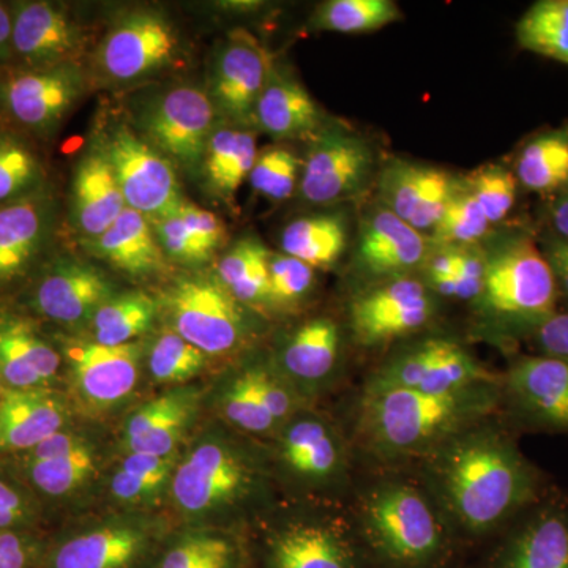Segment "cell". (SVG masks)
<instances>
[{
	"instance_id": "obj_17",
	"label": "cell",
	"mask_w": 568,
	"mask_h": 568,
	"mask_svg": "<svg viewBox=\"0 0 568 568\" xmlns=\"http://www.w3.org/2000/svg\"><path fill=\"white\" fill-rule=\"evenodd\" d=\"M274 67V59L252 33H231L213 63L209 97L215 110L234 125L253 126L256 104Z\"/></svg>"
},
{
	"instance_id": "obj_49",
	"label": "cell",
	"mask_w": 568,
	"mask_h": 568,
	"mask_svg": "<svg viewBox=\"0 0 568 568\" xmlns=\"http://www.w3.org/2000/svg\"><path fill=\"white\" fill-rule=\"evenodd\" d=\"M36 518L32 500L21 487L0 476V534L22 530Z\"/></svg>"
},
{
	"instance_id": "obj_53",
	"label": "cell",
	"mask_w": 568,
	"mask_h": 568,
	"mask_svg": "<svg viewBox=\"0 0 568 568\" xmlns=\"http://www.w3.org/2000/svg\"><path fill=\"white\" fill-rule=\"evenodd\" d=\"M532 338L538 354L560 358L568 364V312H556Z\"/></svg>"
},
{
	"instance_id": "obj_12",
	"label": "cell",
	"mask_w": 568,
	"mask_h": 568,
	"mask_svg": "<svg viewBox=\"0 0 568 568\" xmlns=\"http://www.w3.org/2000/svg\"><path fill=\"white\" fill-rule=\"evenodd\" d=\"M432 239L376 203L358 222L353 253V272L366 286L398 276L418 275L429 253Z\"/></svg>"
},
{
	"instance_id": "obj_23",
	"label": "cell",
	"mask_w": 568,
	"mask_h": 568,
	"mask_svg": "<svg viewBox=\"0 0 568 568\" xmlns=\"http://www.w3.org/2000/svg\"><path fill=\"white\" fill-rule=\"evenodd\" d=\"M52 207L39 192L0 204V286L14 282L44 248Z\"/></svg>"
},
{
	"instance_id": "obj_42",
	"label": "cell",
	"mask_w": 568,
	"mask_h": 568,
	"mask_svg": "<svg viewBox=\"0 0 568 568\" xmlns=\"http://www.w3.org/2000/svg\"><path fill=\"white\" fill-rule=\"evenodd\" d=\"M43 178L37 153L14 134L0 132V204L39 192Z\"/></svg>"
},
{
	"instance_id": "obj_48",
	"label": "cell",
	"mask_w": 568,
	"mask_h": 568,
	"mask_svg": "<svg viewBox=\"0 0 568 568\" xmlns=\"http://www.w3.org/2000/svg\"><path fill=\"white\" fill-rule=\"evenodd\" d=\"M178 209L159 216V219L151 220L164 256L166 260L185 265L204 264L205 261L211 260L213 252L186 226Z\"/></svg>"
},
{
	"instance_id": "obj_51",
	"label": "cell",
	"mask_w": 568,
	"mask_h": 568,
	"mask_svg": "<svg viewBox=\"0 0 568 568\" xmlns=\"http://www.w3.org/2000/svg\"><path fill=\"white\" fill-rule=\"evenodd\" d=\"M178 211L181 213L186 226L192 230V233L196 235L207 248L215 252L216 248L222 246L226 230H224V223L220 216H216L215 213L204 211V209L197 207V205L189 203V201H183V203L179 205Z\"/></svg>"
},
{
	"instance_id": "obj_60",
	"label": "cell",
	"mask_w": 568,
	"mask_h": 568,
	"mask_svg": "<svg viewBox=\"0 0 568 568\" xmlns=\"http://www.w3.org/2000/svg\"><path fill=\"white\" fill-rule=\"evenodd\" d=\"M549 242H551V244L555 245L556 248L559 250V252H562L564 254H566V256H568L567 239L558 237V235H556V237L549 239Z\"/></svg>"
},
{
	"instance_id": "obj_29",
	"label": "cell",
	"mask_w": 568,
	"mask_h": 568,
	"mask_svg": "<svg viewBox=\"0 0 568 568\" xmlns=\"http://www.w3.org/2000/svg\"><path fill=\"white\" fill-rule=\"evenodd\" d=\"M89 244L97 256L132 276L155 274L162 271L166 261L151 220L129 207L110 230Z\"/></svg>"
},
{
	"instance_id": "obj_38",
	"label": "cell",
	"mask_w": 568,
	"mask_h": 568,
	"mask_svg": "<svg viewBox=\"0 0 568 568\" xmlns=\"http://www.w3.org/2000/svg\"><path fill=\"white\" fill-rule=\"evenodd\" d=\"M523 50L568 67V0H538L517 22Z\"/></svg>"
},
{
	"instance_id": "obj_50",
	"label": "cell",
	"mask_w": 568,
	"mask_h": 568,
	"mask_svg": "<svg viewBox=\"0 0 568 568\" xmlns=\"http://www.w3.org/2000/svg\"><path fill=\"white\" fill-rule=\"evenodd\" d=\"M226 541L209 536L185 538L168 552L160 568H201Z\"/></svg>"
},
{
	"instance_id": "obj_40",
	"label": "cell",
	"mask_w": 568,
	"mask_h": 568,
	"mask_svg": "<svg viewBox=\"0 0 568 568\" xmlns=\"http://www.w3.org/2000/svg\"><path fill=\"white\" fill-rule=\"evenodd\" d=\"M26 474L41 495L62 497L80 488L95 470V458L84 443L54 457L26 458Z\"/></svg>"
},
{
	"instance_id": "obj_2",
	"label": "cell",
	"mask_w": 568,
	"mask_h": 568,
	"mask_svg": "<svg viewBox=\"0 0 568 568\" xmlns=\"http://www.w3.org/2000/svg\"><path fill=\"white\" fill-rule=\"evenodd\" d=\"M500 383L447 394L365 388L358 414L362 440L384 459L429 457L450 437L495 414L503 405Z\"/></svg>"
},
{
	"instance_id": "obj_59",
	"label": "cell",
	"mask_w": 568,
	"mask_h": 568,
	"mask_svg": "<svg viewBox=\"0 0 568 568\" xmlns=\"http://www.w3.org/2000/svg\"><path fill=\"white\" fill-rule=\"evenodd\" d=\"M234 560V548L230 541L223 545L215 555L212 556L207 562L204 564L201 568H231L233 566Z\"/></svg>"
},
{
	"instance_id": "obj_55",
	"label": "cell",
	"mask_w": 568,
	"mask_h": 568,
	"mask_svg": "<svg viewBox=\"0 0 568 568\" xmlns=\"http://www.w3.org/2000/svg\"><path fill=\"white\" fill-rule=\"evenodd\" d=\"M173 467V457H156L149 454H130L123 459L121 470L133 476L166 481Z\"/></svg>"
},
{
	"instance_id": "obj_27",
	"label": "cell",
	"mask_w": 568,
	"mask_h": 568,
	"mask_svg": "<svg viewBox=\"0 0 568 568\" xmlns=\"http://www.w3.org/2000/svg\"><path fill=\"white\" fill-rule=\"evenodd\" d=\"M65 422V405L50 388H6L0 396V452L32 450Z\"/></svg>"
},
{
	"instance_id": "obj_5",
	"label": "cell",
	"mask_w": 568,
	"mask_h": 568,
	"mask_svg": "<svg viewBox=\"0 0 568 568\" xmlns=\"http://www.w3.org/2000/svg\"><path fill=\"white\" fill-rule=\"evenodd\" d=\"M375 144L342 121H327L310 140L297 192L306 204L332 207L357 200L376 183Z\"/></svg>"
},
{
	"instance_id": "obj_34",
	"label": "cell",
	"mask_w": 568,
	"mask_h": 568,
	"mask_svg": "<svg viewBox=\"0 0 568 568\" xmlns=\"http://www.w3.org/2000/svg\"><path fill=\"white\" fill-rule=\"evenodd\" d=\"M351 224L345 212L301 216L284 227L282 253L313 268L334 267L349 246Z\"/></svg>"
},
{
	"instance_id": "obj_15",
	"label": "cell",
	"mask_w": 568,
	"mask_h": 568,
	"mask_svg": "<svg viewBox=\"0 0 568 568\" xmlns=\"http://www.w3.org/2000/svg\"><path fill=\"white\" fill-rule=\"evenodd\" d=\"M462 178L435 164L409 159H388L377 173V203L386 205L414 230L429 235L454 194Z\"/></svg>"
},
{
	"instance_id": "obj_33",
	"label": "cell",
	"mask_w": 568,
	"mask_h": 568,
	"mask_svg": "<svg viewBox=\"0 0 568 568\" xmlns=\"http://www.w3.org/2000/svg\"><path fill=\"white\" fill-rule=\"evenodd\" d=\"M343 334L328 316L298 325L283 347L284 372L302 383H320L335 372L342 355Z\"/></svg>"
},
{
	"instance_id": "obj_14",
	"label": "cell",
	"mask_w": 568,
	"mask_h": 568,
	"mask_svg": "<svg viewBox=\"0 0 568 568\" xmlns=\"http://www.w3.org/2000/svg\"><path fill=\"white\" fill-rule=\"evenodd\" d=\"M84 73L74 62L18 70L0 78V106L37 133L54 130L84 92Z\"/></svg>"
},
{
	"instance_id": "obj_58",
	"label": "cell",
	"mask_w": 568,
	"mask_h": 568,
	"mask_svg": "<svg viewBox=\"0 0 568 568\" xmlns=\"http://www.w3.org/2000/svg\"><path fill=\"white\" fill-rule=\"evenodd\" d=\"M11 33H13V17L0 6V61L10 58Z\"/></svg>"
},
{
	"instance_id": "obj_28",
	"label": "cell",
	"mask_w": 568,
	"mask_h": 568,
	"mask_svg": "<svg viewBox=\"0 0 568 568\" xmlns=\"http://www.w3.org/2000/svg\"><path fill=\"white\" fill-rule=\"evenodd\" d=\"M280 457L291 473L315 484H328L345 473L346 448L334 426L323 418L302 417L286 426Z\"/></svg>"
},
{
	"instance_id": "obj_11",
	"label": "cell",
	"mask_w": 568,
	"mask_h": 568,
	"mask_svg": "<svg viewBox=\"0 0 568 568\" xmlns=\"http://www.w3.org/2000/svg\"><path fill=\"white\" fill-rule=\"evenodd\" d=\"M166 302L175 334L205 355L231 353L244 342L245 317L219 280L183 278Z\"/></svg>"
},
{
	"instance_id": "obj_9",
	"label": "cell",
	"mask_w": 568,
	"mask_h": 568,
	"mask_svg": "<svg viewBox=\"0 0 568 568\" xmlns=\"http://www.w3.org/2000/svg\"><path fill=\"white\" fill-rule=\"evenodd\" d=\"M215 119L216 110L207 92L181 85L160 93L144 108L142 138L171 163L196 173L203 168Z\"/></svg>"
},
{
	"instance_id": "obj_36",
	"label": "cell",
	"mask_w": 568,
	"mask_h": 568,
	"mask_svg": "<svg viewBox=\"0 0 568 568\" xmlns=\"http://www.w3.org/2000/svg\"><path fill=\"white\" fill-rule=\"evenodd\" d=\"M271 256L267 246L254 235L241 239L220 261L216 280L239 304H267Z\"/></svg>"
},
{
	"instance_id": "obj_41",
	"label": "cell",
	"mask_w": 568,
	"mask_h": 568,
	"mask_svg": "<svg viewBox=\"0 0 568 568\" xmlns=\"http://www.w3.org/2000/svg\"><path fill=\"white\" fill-rule=\"evenodd\" d=\"M491 227L476 196L467 189L465 178H462L458 192L428 237L439 246L480 245L489 237Z\"/></svg>"
},
{
	"instance_id": "obj_32",
	"label": "cell",
	"mask_w": 568,
	"mask_h": 568,
	"mask_svg": "<svg viewBox=\"0 0 568 568\" xmlns=\"http://www.w3.org/2000/svg\"><path fill=\"white\" fill-rule=\"evenodd\" d=\"M194 409V398L173 392L142 406L126 425V446L132 454L171 457Z\"/></svg>"
},
{
	"instance_id": "obj_47",
	"label": "cell",
	"mask_w": 568,
	"mask_h": 568,
	"mask_svg": "<svg viewBox=\"0 0 568 568\" xmlns=\"http://www.w3.org/2000/svg\"><path fill=\"white\" fill-rule=\"evenodd\" d=\"M315 272L312 265L284 253H272L268 263L267 304L290 306L297 304L315 286Z\"/></svg>"
},
{
	"instance_id": "obj_45",
	"label": "cell",
	"mask_w": 568,
	"mask_h": 568,
	"mask_svg": "<svg viewBox=\"0 0 568 568\" xmlns=\"http://www.w3.org/2000/svg\"><path fill=\"white\" fill-rule=\"evenodd\" d=\"M205 357L203 351L170 331L160 335L153 345L149 368L159 383H183L203 369Z\"/></svg>"
},
{
	"instance_id": "obj_39",
	"label": "cell",
	"mask_w": 568,
	"mask_h": 568,
	"mask_svg": "<svg viewBox=\"0 0 568 568\" xmlns=\"http://www.w3.org/2000/svg\"><path fill=\"white\" fill-rule=\"evenodd\" d=\"M156 315L155 301L145 293L112 297L92 317L93 342L103 346H123L151 327Z\"/></svg>"
},
{
	"instance_id": "obj_1",
	"label": "cell",
	"mask_w": 568,
	"mask_h": 568,
	"mask_svg": "<svg viewBox=\"0 0 568 568\" xmlns=\"http://www.w3.org/2000/svg\"><path fill=\"white\" fill-rule=\"evenodd\" d=\"M429 495L452 529L487 536L541 499V476L504 429L488 420L426 457Z\"/></svg>"
},
{
	"instance_id": "obj_31",
	"label": "cell",
	"mask_w": 568,
	"mask_h": 568,
	"mask_svg": "<svg viewBox=\"0 0 568 568\" xmlns=\"http://www.w3.org/2000/svg\"><path fill=\"white\" fill-rule=\"evenodd\" d=\"M148 536L133 526H108L63 541L51 568H130L144 552Z\"/></svg>"
},
{
	"instance_id": "obj_56",
	"label": "cell",
	"mask_w": 568,
	"mask_h": 568,
	"mask_svg": "<svg viewBox=\"0 0 568 568\" xmlns=\"http://www.w3.org/2000/svg\"><path fill=\"white\" fill-rule=\"evenodd\" d=\"M541 252H544L549 265H551L552 275H555L559 293L568 297V256L559 252L549 241L545 242Z\"/></svg>"
},
{
	"instance_id": "obj_30",
	"label": "cell",
	"mask_w": 568,
	"mask_h": 568,
	"mask_svg": "<svg viewBox=\"0 0 568 568\" xmlns=\"http://www.w3.org/2000/svg\"><path fill=\"white\" fill-rule=\"evenodd\" d=\"M256 130L252 126L224 125L215 129L205 149L203 174L212 194L230 203L248 181L257 159Z\"/></svg>"
},
{
	"instance_id": "obj_18",
	"label": "cell",
	"mask_w": 568,
	"mask_h": 568,
	"mask_svg": "<svg viewBox=\"0 0 568 568\" xmlns=\"http://www.w3.org/2000/svg\"><path fill=\"white\" fill-rule=\"evenodd\" d=\"M250 484L248 466L231 448L204 443L175 470L173 496L185 514L203 515L239 499Z\"/></svg>"
},
{
	"instance_id": "obj_13",
	"label": "cell",
	"mask_w": 568,
	"mask_h": 568,
	"mask_svg": "<svg viewBox=\"0 0 568 568\" xmlns=\"http://www.w3.org/2000/svg\"><path fill=\"white\" fill-rule=\"evenodd\" d=\"M503 403L519 426L568 435V364L548 355H519L500 383Z\"/></svg>"
},
{
	"instance_id": "obj_22",
	"label": "cell",
	"mask_w": 568,
	"mask_h": 568,
	"mask_svg": "<svg viewBox=\"0 0 568 568\" xmlns=\"http://www.w3.org/2000/svg\"><path fill=\"white\" fill-rule=\"evenodd\" d=\"M81 47V29L59 7L24 2L14 10L11 50L31 69L74 62Z\"/></svg>"
},
{
	"instance_id": "obj_35",
	"label": "cell",
	"mask_w": 568,
	"mask_h": 568,
	"mask_svg": "<svg viewBox=\"0 0 568 568\" xmlns=\"http://www.w3.org/2000/svg\"><path fill=\"white\" fill-rule=\"evenodd\" d=\"M511 171L529 192L558 193L564 189L568 183V122L526 142Z\"/></svg>"
},
{
	"instance_id": "obj_25",
	"label": "cell",
	"mask_w": 568,
	"mask_h": 568,
	"mask_svg": "<svg viewBox=\"0 0 568 568\" xmlns=\"http://www.w3.org/2000/svg\"><path fill=\"white\" fill-rule=\"evenodd\" d=\"M61 366V355L31 321L0 312V377L7 388H48Z\"/></svg>"
},
{
	"instance_id": "obj_4",
	"label": "cell",
	"mask_w": 568,
	"mask_h": 568,
	"mask_svg": "<svg viewBox=\"0 0 568 568\" xmlns=\"http://www.w3.org/2000/svg\"><path fill=\"white\" fill-rule=\"evenodd\" d=\"M354 528L366 559L379 568H439L450 555V525L432 495L409 481L368 489Z\"/></svg>"
},
{
	"instance_id": "obj_21",
	"label": "cell",
	"mask_w": 568,
	"mask_h": 568,
	"mask_svg": "<svg viewBox=\"0 0 568 568\" xmlns=\"http://www.w3.org/2000/svg\"><path fill=\"white\" fill-rule=\"evenodd\" d=\"M112 286L91 264L58 261L41 276L33 294L37 312L58 324L77 325L92 320L112 298Z\"/></svg>"
},
{
	"instance_id": "obj_24",
	"label": "cell",
	"mask_w": 568,
	"mask_h": 568,
	"mask_svg": "<svg viewBox=\"0 0 568 568\" xmlns=\"http://www.w3.org/2000/svg\"><path fill=\"white\" fill-rule=\"evenodd\" d=\"M327 121L305 85L274 67L256 104L254 126L276 141H310Z\"/></svg>"
},
{
	"instance_id": "obj_44",
	"label": "cell",
	"mask_w": 568,
	"mask_h": 568,
	"mask_svg": "<svg viewBox=\"0 0 568 568\" xmlns=\"http://www.w3.org/2000/svg\"><path fill=\"white\" fill-rule=\"evenodd\" d=\"M467 189L480 204L491 226L503 223L514 211L518 181L514 171L500 163L477 168L465 178Z\"/></svg>"
},
{
	"instance_id": "obj_37",
	"label": "cell",
	"mask_w": 568,
	"mask_h": 568,
	"mask_svg": "<svg viewBox=\"0 0 568 568\" xmlns=\"http://www.w3.org/2000/svg\"><path fill=\"white\" fill-rule=\"evenodd\" d=\"M403 13L394 0H327L310 18L316 32L372 33L402 21Z\"/></svg>"
},
{
	"instance_id": "obj_10",
	"label": "cell",
	"mask_w": 568,
	"mask_h": 568,
	"mask_svg": "<svg viewBox=\"0 0 568 568\" xmlns=\"http://www.w3.org/2000/svg\"><path fill=\"white\" fill-rule=\"evenodd\" d=\"M179 48L173 22L159 11H133L103 37L95 55L97 70L106 81L129 84L168 69Z\"/></svg>"
},
{
	"instance_id": "obj_46",
	"label": "cell",
	"mask_w": 568,
	"mask_h": 568,
	"mask_svg": "<svg viewBox=\"0 0 568 568\" xmlns=\"http://www.w3.org/2000/svg\"><path fill=\"white\" fill-rule=\"evenodd\" d=\"M224 413L235 426L248 433L271 432L276 425L257 392L254 366L235 377L227 388Z\"/></svg>"
},
{
	"instance_id": "obj_52",
	"label": "cell",
	"mask_w": 568,
	"mask_h": 568,
	"mask_svg": "<svg viewBox=\"0 0 568 568\" xmlns=\"http://www.w3.org/2000/svg\"><path fill=\"white\" fill-rule=\"evenodd\" d=\"M39 556V541L24 530L0 534V568H32Z\"/></svg>"
},
{
	"instance_id": "obj_20",
	"label": "cell",
	"mask_w": 568,
	"mask_h": 568,
	"mask_svg": "<svg viewBox=\"0 0 568 568\" xmlns=\"http://www.w3.org/2000/svg\"><path fill=\"white\" fill-rule=\"evenodd\" d=\"M65 353L78 392L89 405H115L136 386L141 357L136 343L103 346L95 342H77L70 343Z\"/></svg>"
},
{
	"instance_id": "obj_3",
	"label": "cell",
	"mask_w": 568,
	"mask_h": 568,
	"mask_svg": "<svg viewBox=\"0 0 568 568\" xmlns=\"http://www.w3.org/2000/svg\"><path fill=\"white\" fill-rule=\"evenodd\" d=\"M484 248V286L473 302L478 335L499 345L532 336L556 313L559 291L551 265L525 231L489 235Z\"/></svg>"
},
{
	"instance_id": "obj_19",
	"label": "cell",
	"mask_w": 568,
	"mask_h": 568,
	"mask_svg": "<svg viewBox=\"0 0 568 568\" xmlns=\"http://www.w3.org/2000/svg\"><path fill=\"white\" fill-rule=\"evenodd\" d=\"M485 568H568V504L541 497L523 511Z\"/></svg>"
},
{
	"instance_id": "obj_43",
	"label": "cell",
	"mask_w": 568,
	"mask_h": 568,
	"mask_svg": "<svg viewBox=\"0 0 568 568\" xmlns=\"http://www.w3.org/2000/svg\"><path fill=\"white\" fill-rule=\"evenodd\" d=\"M304 159L291 149L274 145L257 153L248 182L261 196L282 203L290 200L298 189Z\"/></svg>"
},
{
	"instance_id": "obj_54",
	"label": "cell",
	"mask_w": 568,
	"mask_h": 568,
	"mask_svg": "<svg viewBox=\"0 0 568 568\" xmlns=\"http://www.w3.org/2000/svg\"><path fill=\"white\" fill-rule=\"evenodd\" d=\"M162 487L163 481L133 476V474L123 473L121 469L111 481L112 495L123 503H138V500L148 499Z\"/></svg>"
},
{
	"instance_id": "obj_6",
	"label": "cell",
	"mask_w": 568,
	"mask_h": 568,
	"mask_svg": "<svg viewBox=\"0 0 568 568\" xmlns=\"http://www.w3.org/2000/svg\"><path fill=\"white\" fill-rule=\"evenodd\" d=\"M489 383L500 381L457 339L426 336L392 354L373 373L365 388L447 394Z\"/></svg>"
},
{
	"instance_id": "obj_57",
	"label": "cell",
	"mask_w": 568,
	"mask_h": 568,
	"mask_svg": "<svg viewBox=\"0 0 568 568\" xmlns=\"http://www.w3.org/2000/svg\"><path fill=\"white\" fill-rule=\"evenodd\" d=\"M551 224L558 233L556 235L568 241V183L559 190L551 205Z\"/></svg>"
},
{
	"instance_id": "obj_16",
	"label": "cell",
	"mask_w": 568,
	"mask_h": 568,
	"mask_svg": "<svg viewBox=\"0 0 568 568\" xmlns=\"http://www.w3.org/2000/svg\"><path fill=\"white\" fill-rule=\"evenodd\" d=\"M268 568H368L355 528L338 518L297 519L267 541Z\"/></svg>"
},
{
	"instance_id": "obj_7",
	"label": "cell",
	"mask_w": 568,
	"mask_h": 568,
	"mask_svg": "<svg viewBox=\"0 0 568 568\" xmlns=\"http://www.w3.org/2000/svg\"><path fill=\"white\" fill-rule=\"evenodd\" d=\"M437 313V297L418 275L368 284L347 310L355 342L365 347L388 345L428 327Z\"/></svg>"
},
{
	"instance_id": "obj_26",
	"label": "cell",
	"mask_w": 568,
	"mask_h": 568,
	"mask_svg": "<svg viewBox=\"0 0 568 568\" xmlns=\"http://www.w3.org/2000/svg\"><path fill=\"white\" fill-rule=\"evenodd\" d=\"M121 186L102 149L82 155L71 182V216L81 235L91 242L110 230L125 211Z\"/></svg>"
},
{
	"instance_id": "obj_61",
	"label": "cell",
	"mask_w": 568,
	"mask_h": 568,
	"mask_svg": "<svg viewBox=\"0 0 568 568\" xmlns=\"http://www.w3.org/2000/svg\"><path fill=\"white\" fill-rule=\"evenodd\" d=\"M2 386H6V384H3L2 377H0V396H2V394H3Z\"/></svg>"
},
{
	"instance_id": "obj_8",
	"label": "cell",
	"mask_w": 568,
	"mask_h": 568,
	"mask_svg": "<svg viewBox=\"0 0 568 568\" xmlns=\"http://www.w3.org/2000/svg\"><path fill=\"white\" fill-rule=\"evenodd\" d=\"M99 148L114 171L126 207L155 220L185 201L174 164L134 133L129 123L111 126Z\"/></svg>"
}]
</instances>
